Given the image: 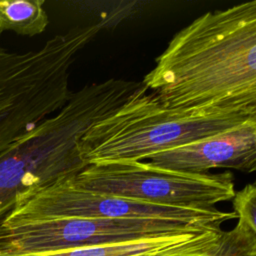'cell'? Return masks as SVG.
Segmentation results:
<instances>
[{
  "label": "cell",
  "instance_id": "4",
  "mask_svg": "<svg viewBox=\"0 0 256 256\" xmlns=\"http://www.w3.org/2000/svg\"><path fill=\"white\" fill-rule=\"evenodd\" d=\"M101 27H74L27 52L0 46V153L67 103L70 68Z\"/></svg>",
  "mask_w": 256,
  "mask_h": 256
},
{
  "label": "cell",
  "instance_id": "7",
  "mask_svg": "<svg viewBox=\"0 0 256 256\" xmlns=\"http://www.w3.org/2000/svg\"><path fill=\"white\" fill-rule=\"evenodd\" d=\"M59 218L171 219L222 225L228 220L236 219V215L217 208L192 209L156 205L77 189L61 181L19 194L2 226Z\"/></svg>",
  "mask_w": 256,
  "mask_h": 256
},
{
  "label": "cell",
  "instance_id": "1",
  "mask_svg": "<svg viewBox=\"0 0 256 256\" xmlns=\"http://www.w3.org/2000/svg\"><path fill=\"white\" fill-rule=\"evenodd\" d=\"M142 84L172 109H256V1L196 18Z\"/></svg>",
  "mask_w": 256,
  "mask_h": 256
},
{
  "label": "cell",
  "instance_id": "12",
  "mask_svg": "<svg viewBox=\"0 0 256 256\" xmlns=\"http://www.w3.org/2000/svg\"><path fill=\"white\" fill-rule=\"evenodd\" d=\"M233 208L239 224L256 231V186L253 183L245 185L235 192Z\"/></svg>",
  "mask_w": 256,
  "mask_h": 256
},
{
  "label": "cell",
  "instance_id": "10",
  "mask_svg": "<svg viewBox=\"0 0 256 256\" xmlns=\"http://www.w3.org/2000/svg\"><path fill=\"white\" fill-rule=\"evenodd\" d=\"M44 0H0V35L6 31L23 36L43 33L49 23Z\"/></svg>",
  "mask_w": 256,
  "mask_h": 256
},
{
  "label": "cell",
  "instance_id": "6",
  "mask_svg": "<svg viewBox=\"0 0 256 256\" xmlns=\"http://www.w3.org/2000/svg\"><path fill=\"white\" fill-rule=\"evenodd\" d=\"M213 225L219 224L135 218H59L23 222L0 226V256L49 253L141 240Z\"/></svg>",
  "mask_w": 256,
  "mask_h": 256
},
{
  "label": "cell",
  "instance_id": "11",
  "mask_svg": "<svg viewBox=\"0 0 256 256\" xmlns=\"http://www.w3.org/2000/svg\"><path fill=\"white\" fill-rule=\"evenodd\" d=\"M210 256H256V231L239 223L229 231H222Z\"/></svg>",
  "mask_w": 256,
  "mask_h": 256
},
{
  "label": "cell",
  "instance_id": "8",
  "mask_svg": "<svg viewBox=\"0 0 256 256\" xmlns=\"http://www.w3.org/2000/svg\"><path fill=\"white\" fill-rule=\"evenodd\" d=\"M145 160L161 169L185 173L204 174L212 168L252 173L256 170V118Z\"/></svg>",
  "mask_w": 256,
  "mask_h": 256
},
{
  "label": "cell",
  "instance_id": "3",
  "mask_svg": "<svg viewBox=\"0 0 256 256\" xmlns=\"http://www.w3.org/2000/svg\"><path fill=\"white\" fill-rule=\"evenodd\" d=\"M117 104L101 84L72 92L67 103L0 153V226L19 194L75 177L86 166L78 144Z\"/></svg>",
  "mask_w": 256,
  "mask_h": 256
},
{
  "label": "cell",
  "instance_id": "9",
  "mask_svg": "<svg viewBox=\"0 0 256 256\" xmlns=\"http://www.w3.org/2000/svg\"><path fill=\"white\" fill-rule=\"evenodd\" d=\"M220 225L134 241L18 256H210L222 233Z\"/></svg>",
  "mask_w": 256,
  "mask_h": 256
},
{
  "label": "cell",
  "instance_id": "2",
  "mask_svg": "<svg viewBox=\"0 0 256 256\" xmlns=\"http://www.w3.org/2000/svg\"><path fill=\"white\" fill-rule=\"evenodd\" d=\"M256 118V109L187 110L162 105L144 86L123 105L94 123L78 149L87 165L141 161L202 140Z\"/></svg>",
  "mask_w": 256,
  "mask_h": 256
},
{
  "label": "cell",
  "instance_id": "5",
  "mask_svg": "<svg viewBox=\"0 0 256 256\" xmlns=\"http://www.w3.org/2000/svg\"><path fill=\"white\" fill-rule=\"evenodd\" d=\"M70 186L136 201L192 209H212L232 200L234 176L222 173L194 174L165 170L147 161H118L87 165Z\"/></svg>",
  "mask_w": 256,
  "mask_h": 256
}]
</instances>
